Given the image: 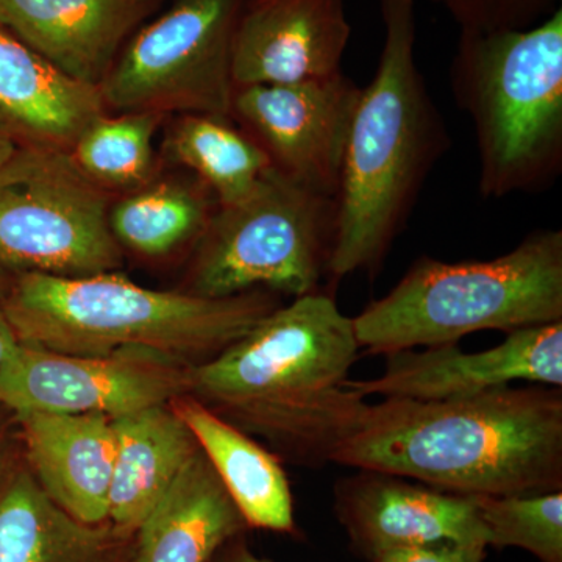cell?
Returning a JSON list of instances; mask_svg holds the SVG:
<instances>
[{"label":"cell","mask_w":562,"mask_h":562,"mask_svg":"<svg viewBox=\"0 0 562 562\" xmlns=\"http://www.w3.org/2000/svg\"><path fill=\"white\" fill-rule=\"evenodd\" d=\"M235 427L268 439L297 464L390 473L469 497L562 491L561 387L369 403L339 384Z\"/></svg>","instance_id":"6da1fadb"},{"label":"cell","mask_w":562,"mask_h":562,"mask_svg":"<svg viewBox=\"0 0 562 562\" xmlns=\"http://www.w3.org/2000/svg\"><path fill=\"white\" fill-rule=\"evenodd\" d=\"M384 43L351 120L327 277L375 273L449 147L446 124L414 57L416 0H379Z\"/></svg>","instance_id":"7a4b0ae2"},{"label":"cell","mask_w":562,"mask_h":562,"mask_svg":"<svg viewBox=\"0 0 562 562\" xmlns=\"http://www.w3.org/2000/svg\"><path fill=\"white\" fill-rule=\"evenodd\" d=\"M281 305L276 292L225 299L140 286L120 273H21L0 308L18 341L58 353L101 357L143 347L199 366L243 338Z\"/></svg>","instance_id":"3957f363"},{"label":"cell","mask_w":562,"mask_h":562,"mask_svg":"<svg viewBox=\"0 0 562 562\" xmlns=\"http://www.w3.org/2000/svg\"><path fill=\"white\" fill-rule=\"evenodd\" d=\"M450 81L471 116L483 198L552 184L562 169V10L525 31H461Z\"/></svg>","instance_id":"277c9868"},{"label":"cell","mask_w":562,"mask_h":562,"mask_svg":"<svg viewBox=\"0 0 562 562\" xmlns=\"http://www.w3.org/2000/svg\"><path fill=\"white\" fill-rule=\"evenodd\" d=\"M562 321V233H531L494 260L420 258L383 299L353 317L371 355L457 344L471 333Z\"/></svg>","instance_id":"5b68a950"},{"label":"cell","mask_w":562,"mask_h":562,"mask_svg":"<svg viewBox=\"0 0 562 562\" xmlns=\"http://www.w3.org/2000/svg\"><path fill=\"white\" fill-rule=\"evenodd\" d=\"M336 199L269 168L241 201L216 205L195 241L187 291L225 299L265 290L317 292L336 233Z\"/></svg>","instance_id":"8992f818"},{"label":"cell","mask_w":562,"mask_h":562,"mask_svg":"<svg viewBox=\"0 0 562 562\" xmlns=\"http://www.w3.org/2000/svg\"><path fill=\"white\" fill-rule=\"evenodd\" d=\"M353 322L322 292L262 317L213 360L192 368L190 395L233 425L347 380L360 353Z\"/></svg>","instance_id":"52a82bcc"},{"label":"cell","mask_w":562,"mask_h":562,"mask_svg":"<svg viewBox=\"0 0 562 562\" xmlns=\"http://www.w3.org/2000/svg\"><path fill=\"white\" fill-rule=\"evenodd\" d=\"M111 192L68 150L16 146L0 165V266L7 272L90 277L122 266Z\"/></svg>","instance_id":"ba28073f"},{"label":"cell","mask_w":562,"mask_h":562,"mask_svg":"<svg viewBox=\"0 0 562 562\" xmlns=\"http://www.w3.org/2000/svg\"><path fill=\"white\" fill-rule=\"evenodd\" d=\"M247 0H173L140 25L102 81L117 113L231 117L232 52Z\"/></svg>","instance_id":"9c48e42d"},{"label":"cell","mask_w":562,"mask_h":562,"mask_svg":"<svg viewBox=\"0 0 562 562\" xmlns=\"http://www.w3.org/2000/svg\"><path fill=\"white\" fill-rule=\"evenodd\" d=\"M192 368L143 347L88 357L18 342L0 366V403L16 416L103 414L116 419L190 394Z\"/></svg>","instance_id":"30bf717a"},{"label":"cell","mask_w":562,"mask_h":562,"mask_svg":"<svg viewBox=\"0 0 562 562\" xmlns=\"http://www.w3.org/2000/svg\"><path fill=\"white\" fill-rule=\"evenodd\" d=\"M361 88L344 74L233 92L231 117L268 155L272 168L306 190L336 199Z\"/></svg>","instance_id":"8fae6325"},{"label":"cell","mask_w":562,"mask_h":562,"mask_svg":"<svg viewBox=\"0 0 562 562\" xmlns=\"http://www.w3.org/2000/svg\"><path fill=\"white\" fill-rule=\"evenodd\" d=\"M525 382L562 387V321L508 333L492 349L465 353L457 344L386 355L383 375L346 380L362 397L453 401Z\"/></svg>","instance_id":"7c38bea8"},{"label":"cell","mask_w":562,"mask_h":562,"mask_svg":"<svg viewBox=\"0 0 562 562\" xmlns=\"http://www.w3.org/2000/svg\"><path fill=\"white\" fill-rule=\"evenodd\" d=\"M335 513L355 549L368 558L403 547L483 543L475 497L450 494L390 473L358 471L335 486Z\"/></svg>","instance_id":"4fadbf2b"},{"label":"cell","mask_w":562,"mask_h":562,"mask_svg":"<svg viewBox=\"0 0 562 562\" xmlns=\"http://www.w3.org/2000/svg\"><path fill=\"white\" fill-rule=\"evenodd\" d=\"M350 35L344 0H247L233 40L235 90L338 76Z\"/></svg>","instance_id":"5bb4252c"},{"label":"cell","mask_w":562,"mask_h":562,"mask_svg":"<svg viewBox=\"0 0 562 562\" xmlns=\"http://www.w3.org/2000/svg\"><path fill=\"white\" fill-rule=\"evenodd\" d=\"M162 0H0V25L66 76L101 87Z\"/></svg>","instance_id":"9a60e30c"},{"label":"cell","mask_w":562,"mask_h":562,"mask_svg":"<svg viewBox=\"0 0 562 562\" xmlns=\"http://www.w3.org/2000/svg\"><path fill=\"white\" fill-rule=\"evenodd\" d=\"M32 475L52 502L85 524L109 522L116 436L103 414H18Z\"/></svg>","instance_id":"2e32d148"},{"label":"cell","mask_w":562,"mask_h":562,"mask_svg":"<svg viewBox=\"0 0 562 562\" xmlns=\"http://www.w3.org/2000/svg\"><path fill=\"white\" fill-rule=\"evenodd\" d=\"M106 114L99 87L55 68L0 25V132L16 146L72 149Z\"/></svg>","instance_id":"e0dca14e"},{"label":"cell","mask_w":562,"mask_h":562,"mask_svg":"<svg viewBox=\"0 0 562 562\" xmlns=\"http://www.w3.org/2000/svg\"><path fill=\"white\" fill-rule=\"evenodd\" d=\"M168 405L194 436L247 527L295 532L294 498L279 458L190 394Z\"/></svg>","instance_id":"ac0fdd59"},{"label":"cell","mask_w":562,"mask_h":562,"mask_svg":"<svg viewBox=\"0 0 562 562\" xmlns=\"http://www.w3.org/2000/svg\"><path fill=\"white\" fill-rule=\"evenodd\" d=\"M135 532L85 524L21 472L0 494V562H133Z\"/></svg>","instance_id":"d6986e66"},{"label":"cell","mask_w":562,"mask_h":562,"mask_svg":"<svg viewBox=\"0 0 562 562\" xmlns=\"http://www.w3.org/2000/svg\"><path fill=\"white\" fill-rule=\"evenodd\" d=\"M246 528L199 447L171 490L136 530L133 562H210Z\"/></svg>","instance_id":"ffe728a7"},{"label":"cell","mask_w":562,"mask_h":562,"mask_svg":"<svg viewBox=\"0 0 562 562\" xmlns=\"http://www.w3.org/2000/svg\"><path fill=\"white\" fill-rule=\"evenodd\" d=\"M113 430L109 522L136 532L199 452V443L169 405L116 417Z\"/></svg>","instance_id":"44dd1931"},{"label":"cell","mask_w":562,"mask_h":562,"mask_svg":"<svg viewBox=\"0 0 562 562\" xmlns=\"http://www.w3.org/2000/svg\"><path fill=\"white\" fill-rule=\"evenodd\" d=\"M216 205L202 181L154 180L111 205L110 228L121 247L165 257L198 241Z\"/></svg>","instance_id":"7402d4cb"},{"label":"cell","mask_w":562,"mask_h":562,"mask_svg":"<svg viewBox=\"0 0 562 562\" xmlns=\"http://www.w3.org/2000/svg\"><path fill=\"white\" fill-rule=\"evenodd\" d=\"M231 120L183 114L166 143L168 154L199 177L217 205L241 201L272 166L266 151Z\"/></svg>","instance_id":"603a6c76"},{"label":"cell","mask_w":562,"mask_h":562,"mask_svg":"<svg viewBox=\"0 0 562 562\" xmlns=\"http://www.w3.org/2000/svg\"><path fill=\"white\" fill-rule=\"evenodd\" d=\"M161 114H103L70 149L81 171L109 192L139 190L155 180L154 138Z\"/></svg>","instance_id":"cb8c5ba5"},{"label":"cell","mask_w":562,"mask_h":562,"mask_svg":"<svg viewBox=\"0 0 562 562\" xmlns=\"http://www.w3.org/2000/svg\"><path fill=\"white\" fill-rule=\"evenodd\" d=\"M475 501L487 547H517L541 562H562V491Z\"/></svg>","instance_id":"d4e9b609"},{"label":"cell","mask_w":562,"mask_h":562,"mask_svg":"<svg viewBox=\"0 0 562 562\" xmlns=\"http://www.w3.org/2000/svg\"><path fill=\"white\" fill-rule=\"evenodd\" d=\"M442 7L461 31H525L560 9V0H430Z\"/></svg>","instance_id":"484cf974"},{"label":"cell","mask_w":562,"mask_h":562,"mask_svg":"<svg viewBox=\"0 0 562 562\" xmlns=\"http://www.w3.org/2000/svg\"><path fill=\"white\" fill-rule=\"evenodd\" d=\"M486 549L483 543H428L390 550L369 562H484Z\"/></svg>","instance_id":"4316f807"},{"label":"cell","mask_w":562,"mask_h":562,"mask_svg":"<svg viewBox=\"0 0 562 562\" xmlns=\"http://www.w3.org/2000/svg\"><path fill=\"white\" fill-rule=\"evenodd\" d=\"M210 562H269L257 557L246 542H244L243 535L238 538L232 539L231 542L225 543L224 547L214 554L213 560Z\"/></svg>","instance_id":"83f0119b"},{"label":"cell","mask_w":562,"mask_h":562,"mask_svg":"<svg viewBox=\"0 0 562 562\" xmlns=\"http://www.w3.org/2000/svg\"><path fill=\"white\" fill-rule=\"evenodd\" d=\"M18 342L20 341H18L9 319H7L5 314L0 308V366L9 357L10 351L16 347Z\"/></svg>","instance_id":"f1b7e54d"},{"label":"cell","mask_w":562,"mask_h":562,"mask_svg":"<svg viewBox=\"0 0 562 562\" xmlns=\"http://www.w3.org/2000/svg\"><path fill=\"white\" fill-rule=\"evenodd\" d=\"M14 149H16V144H14L9 136H5L0 132V165H2L7 158H10V155L13 154Z\"/></svg>","instance_id":"f546056e"},{"label":"cell","mask_w":562,"mask_h":562,"mask_svg":"<svg viewBox=\"0 0 562 562\" xmlns=\"http://www.w3.org/2000/svg\"><path fill=\"white\" fill-rule=\"evenodd\" d=\"M11 280H13V277L10 276V272H7L5 269L0 266V302L3 301L7 292H9Z\"/></svg>","instance_id":"4dcf8cb0"}]
</instances>
